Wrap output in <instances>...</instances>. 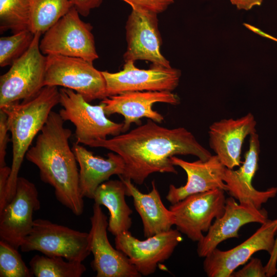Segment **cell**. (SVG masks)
<instances>
[{"mask_svg": "<svg viewBox=\"0 0 277 277\" xmlns=\"http://www.w3.org/2000/svg\"><path fill=\"white\" fill-rule=\"evenodd\" d=\"M123 70L115 73L102 71L108 97L131 91H172L179 85L181 71L152 65L141 69L132 61L125 62Z\"/></svg>", "mask_w": 277, "mask_h": 277, "instance_id": "cell-12", "label": "cell"}, {"mask_svg": "<svg viewBox=\"0 0 277 277\" xmlns=\"http://www.w3.org/2000/svg\"><path fill=\"white\" fill-rule=\"evenodd\" d=\"M260 143L256 132L250 135L249 146L245 154L242 166L236 170L226 168L223 180L226 191L239 203L252 204L258 208L262 207L270 197L267 189L260 191L252 185V181L259 169Z\"/></svg>", "mask_w": 277, "mask_h": 277, "instance_id": "cell-20", "label": "cell"}, {"mask_svg": "<svg viewBox=\"0 0 277 277\" xmlns=\"http://www.w3.org/2000/svg\"><path fill=\"white\" fill-rule=\"evenodd\" d=\"M34 37L30 30L0 38V66H11L29 48Z\"/></svg>", "mask_w": 277, "mask_h": 277, "instance_id": "cell-27", "label": "cell"}, {"mask_svg": "<svg viewBox=\"0 0 277 277\" xmlns=\"http://www.w3.org/2000/svg\"><path fill=\"white\" fill-rule=\"evenodd\" d=\"M42 34L34 33L28 50L0 77V109L32 97L44 87L47 56L39 49Z\"/></svg>", "mask_w": 277, "mask_h": 277, "instance_id": "cell-4", "label": "cell"}, {"mask_svg": "<svg viewBox=\"0 0 277 277\" xmlns=\"http://www.w3.org/2000/svg\"><path fill=\"white\" fill-rule=\"evenodd\" d=\"M58 104L60 91L57 87L45 86L32 97L0 109L7 114L12 143V161L7 190L8 203L15 193L18 173L27 152L52 109Z\"/></svg>", "mask_w": 277, "mask_h": 277, "instance_id": "cell-3", "label": "cell"}, {"mask_svg": "<svg viewBox=\"0 0 277 277\" xmlns=\"http://www.w3.org/2000/svg\"><path fill=\"white\" fill-rule=\"evenodd\" d=\"M277 233L275 237V244L272 253L270 254L269 259L265 266L267 277H271L276 275L277 272Z\"/></svg>", "mask_w": 277, "mask_h": 277, "instance_id": "cell-34", "label": "cell"}, {"mask_svg": "<svg viewBox=\"0 0 277 277\" xmlns=\"http://www.w3.org/2000/svg\"><path fill=\"white\" fill-rule=\"evenodd\" d=\"M11 172V167L5 166L0 167V212L8 204L7 185Z\"/></svg>", "mask_w": 277, "mask_h": 277, "instance_id": "cell-32", "label": "cell"}, {"mask_svg": "<svg viewBox=\"0 0 277 277\" xmlns=\"http://www.w3.org/2000/svg\"><path fill=\"white\" fill-rule=\"evenodd\" d=\"M80 15L73 7L44 34L39 42L43 54L79 57L92 63L98 58L93 27Z\"/></svg>", "mask_w": 277, "mask_h": 277, "instance_id": "cell-8", "label": "cell"}, {"mask_svg": "<svg viewBox=\"0 0 277 277\" xmlns=\"http://www.w3.org/2000/svg\"><path fill=\"white\" fill-rule=\"evenodd\" d=\"M225 191L216 189L195 193L172 204L169 209L173 214L176 229L193 242L201 240L213 220L224 212Z\"/></svg>", "mask_w": 277, "mask_h": 277, "instance_id": "cell-9", "label": "cell"}, {"mask_svg": "<svg viewBox=\"0 0 277 277\" xmlns=\"http://www.w3.org/2000/svg\"><path fill=\"white\" fill-rule=\"evenodd\" d=\"M268 217L264 208L258 209L250 203H238L232 196L227 198L223 214L215 220L207 233L197 242L198 255L205 257L223 241L238 238L242 226L250 223L263 224Z\"/></svg>", "mask_w": 277, "mask_h": 277, "instance_id": "cell-16", "label": "cell"}, {"mask_svg": "<svg viewBox=\"0 0 277 277\" xmlns=\"http://www.w3.org/2000/svg\"><path fill=\"white\" fill-rule=\"evenodd\" d=\"M246 28L249 29V30L251 31L252 32L260 35V36H262L263 37H266V38H269L271 40H272L273 41H275V42H277V38H275L273 36H272V35H270V34H268L265 32H264V31H263L262 30H261V29H260L259 28H256V27L254 26H252L250 24H247L246 25Z\"/></svg>", "mask_w": 277, "mask_h": 277, "instance_id": "cell-36", "label": "cell"}, {"mask_svg": "<svg viewBox=\"0 0 277 277\" xmlns=\"http://www.w3.org/2000/svg\"><path fill=\"white\" fill-rule=\"evenodd\" d=\"M32 273L21 254L8 243L0 241V276L31 277Z\"/></svg>", "mask_w": 277, "mask_h": 277, "instance_id": "cell-28", "label": "cell"}, {"mask_svg": "<svg viewBox=\"0 0 277 277\" xmlns=\"http://www.w3.org/2000/svg\"><path fill=\"white\" fill-rule=\"evenodd\" d=\"M174 166L180 167L187 176L185 185L176 187L171 184L166 199L171 204L176 203L188 195L216 189L226 191L223 178L226 167L216 155H212L206 161L199 160L190 162L175 156L171 157Z\"/></svg>", "mask_w": 277, "mask_h": 277, "instance_id": "cell-19", "label": "cell"}, {"mask_svg": "<svg viewBox=\"0 0 277 277\" xmlns=\"http://www.w3.org/2000/svg\"><path fill=\"white\" fill-rule=\"evenodd\" d=\"M126 187V195L133 199L134 206L141 216L146 238L167 231L174 225V217L169 209L163 203L154 181L152 189L148 193L141 192L128 179L120 177Z\"/></svg>", "mask_w": 277, "mask_h": 277, "instance_id": "cell-22", "label": "cell"}, {"mask_svg": "<svg viewBox=\"0 0 277 277\" xmlns=\"http://www.w3.org/2000/svg\"><path fill=\"white\" fill-rule=\"evenodd\" d=\"M73 7L80 15L88 16L92 9L98 7L103 0H71Z\"/></svg>", "mask_w": 277, "mask_h": 277, "instance_id": "cell-33", "label": "cell"}, {"mask_svg": "<svg viewBox=\"0 0 277 277\" xmlns=\"http://www.w3.org/2000/svg\"><path fill=\"white\" fill-rule=\"evenodd\" d=\"M59 113L51 111L35 144L25 157L38 168L41 180L54 189L56 199L74 214L81 215L84 203L79 186V170L69 145L72 133Z\"/></svg>", "mask_w": 277, "mask_h": 277, "instance_id": "cell-2", "label": "cell"}, {"mask_svg": "<svg viewBox=\"0 0 277 277\" xmlns=\"http://www.w3.org/2000/svg\"><path fill=\"white\" fill-rule=\"evenodd\" d=\"M256 125L254 115L248 113L237 118L222 119L210 126V147L226 168L233 169L240 166L243 142L248 135L256 132Z\"/></svg>", "mask_w": 277, "mask_h": 277, "instance_id": "cell-18", "label": "cell"}, {"mask_svg": "<svg viewBox=\"0 0 277 277\" xmlns=\"http://www.w3.org/2000/svg\"><path fill=\"white\" fill-rule=\"evenodd\" d=\"M60 104L62 108L59 114L64 121H70L75 126L76 143L88 146L98 140L108 136H116L123 132L124 123H117L108 119L102 103L93 105L82 95L73 90L59 89Z\"/></svg>", "mask_w": 277, "mask_h": 277, "instance_id": "cell-7", "label": "cell"}, {"mask_svg": "<svg viewBox=\"0 0 277 277\" xmlns=\"http://www.w3.org/2000/svg\"><path fill=\"white\" fill-rule=\"evenodd\" d=\"M90 222V247L93 255L91 267L96 272V276H141L128 257L116 248L114 249L109 242L107 233L108 221L101 205L94 204Z\"/></svg>", "mask_w": 277, "mask_h": 277, "instance_id": "cell-15", "label": "cell"}, {"mask_svg": "<svg viewBox=\"0 0 277 277\" xmlns=\"http://www.w3.org/2000/svg\"><path fill=\"white\" fill-rule=\"evenodd\" d=\"M277 233V219L268 220L246 240L227 250L216 248L204 257L203 269L208 277H231L239 266L247 263L255 252L270 254Z\"/></svg>", "mask_w": 277, "mask_h": 277, "instance_id": "cell-11", "label": "cell"}, {"mask_svg": "<svg viewBox=\"0 0 277 277\" xmlns=\"http://www.w3.org/2000/svg\"><path fill=\"white\" fill-rule=\"evenodd\" d=\"M157 14L132 8L125 26L127 47L123 56L125 62L144 60L154 65L171 67L161 52L162 39Z\"/></svg>", "mask_w": 277, "mask_h": 277, "instance_id": "cell-13", "label": "cell"}, {"mask_svg": "<svg viewBox=\"0 0 277 277\" xmlns=\"http://www.w3.org/2000/svg\"><path fill=\"white\" fill-rule=\"evenodd\" d=\"M145 240L133 236L128 230L115 236V248L127 256L141 275L153 274L159 264L168 260L183 240L177 229L162 232Z\"/></svg>", "mask_w": 277, "mask_h": 277, "instance_id": "cell-10", "label": "cell"}, {"mask_svg": "<svg viewBox=\"0 0 277 277\" xmlns=\"http://www.w3.org/2000/svg\"><path fill=\"white\" fill-rule=\"evenodd\" d=\"M239 10H249L253 7L260 6L263 0H230Z\"/></svg>", "mask_w": 277, "mask_h": 277, "instance_id": "cell-35", "label": "cell"}, {"mask_svg": "<svg viewBox=\"0 0 277 277\" xmlns=\"http://www.w3.org/2000/svg\"><path fill=\"white\" fill-rule=\"evenodd\" d=\"M61 256L35 255L29 265L36 277H80L86 268L82 262L65 261Z\"/></svg>", "mask_w": 277, "mask_h": 277, "instance_id": "cell-25", "label": "cell"}, {"mask_svg": "<svg viewBox=\"0 0 277 277\" xmlns=\"http://www.w3.org/2000/svg\"><path fill=\"white\" fill-rule=\"evenodd\" d=\"M46 56L44 86H62L73 90L88 102L108 97L105 79L92 63L61 55Z\"/></svg>", "mask_w": 277, "mask_h": 277, "instance_id": "cell-6", "label": "cell"}, {"mask_svg": "<svg viewBox=\"0 0 277 277\" xmlns=\"http://www.w3.org/2000/svg\"><path fill=\"white\" fill-rule=\"evenodd\" d=\"M30 30L44 34L73 7L71 0H30Z\"/></svg>", "mask_w": 277, "mask_h": 277, "instance_id": "cell-24", "label": "cell"}, {"mask_svg": "<svg viewBox=\"0 0 277 277\" xmlns=\"http://www.w3.org/2000/svg\"><path fill=\"white\" fill-rule=\"evenodd\" d=\"M276 274L277 275V272H276Z\"/></svg>", "mask_w": 277, "mask_h": 277, "instance_id": "cell-37", "label": "cell"}, {"mask_svg": "<svg viewBox=\"0 0 277 277\" xmlns=\"http://www.w3.org/2000/svg\"><path fill=\"white\" fill-rule=\"evenodd\" d=\"M80 166L79 186L83 197L93 199L95 190L113 175H122L125 163L118 154L109 152L107 158L96 156L75 143L72 147Z\"/></svg>", "mask_w": 277, "mask_h": 277, "instance_id": "cell-21", "label": "cell"}, {"mask_svg": "<svg viewBox=\"0 0 277 277\" xmlns=\"http://www.w3.org/2000/svg\"><path fill=\"white\" fill-rule=\"evenodd\" d=\"M30 0H0V31L30 30Z\"/></svg>", "mask_w": 277, "mask_h": 277, "instance_id": "cell-26", "label": "cell"}, {"mask_svg": "<svg viewBox=\"0 0 277 277\" xmlns=\"http://www.w3.org/2000/svg\"><path fill=\"white\" fill-rule=\"evenodd\" d=\"M231 277H267L265 267L261 260L251 258L248 262L241 269L234 271Z\"/></svg>", "mask_w": 277, "mask_h": 277, "instance_id": "cell-30", "label": "cell"}, {"mask_svg": "<svg viewBox=\"0 0 277 277\" xmlns=\"http://www.w3.org/2000/svg\"><path fill=\"white\" fill-rule=\"evenodd\" d=\"M106 115L119 114L124 117L123 132L127 131L132 123L140 124V119L146 117L161 123L163 116L152 109L156 103L177 105L179 96L171 91H131L110 96L101 101Z\"/></svg>", "mask_w": 277, "mask_h": 277, "instance_id": "cell-17", "label": "cell"}, {"mask_svg": "<svg viewBox=\"0 0 277 277\" xmlns=\"http://www.w3.org/2000/svg\"><path fill=\"white\" fill-rule=\"evenodd\" d=\"M8 125L7 116L2 109H0V167L6 166L5 157L7 144L10 141Z\"/></svg>", "mask_w": 277, "mask_h": 277, "instance_id": "cell-31", "label": "cell"}, {"mask_svg": "<svg viewBox=\"0 0 277 277\" xmlns=\"http://www.w3.org/2000/svg\"><path fill=\"white\" fill-rule=\"evenodd\" d=\"M41 207L35 185L18 177L15 193L0 212V238L16 249L32 230L33 213Z\"/></svg>", "mask_w": 277, "mask_h": 277, "instance_id": "cell-14", "label": "cell"}, {"mask_svg": "<svg viewBox=\"0 0 277 277\" xmlns=\"http://www.w3.org/2000/svg\"><path fill=\"white\" fill-rule=\"evenodd\" d=\"M128 3L132 8L140 9L157 14L165 11L175 0H121Z\"/></svg>", "mask_w": 277, "mask_h": 277, "instance_id": "cell-29", "label": "cell"}, {"mask_svg": "<svg viewBox=\"0 0 277 277\" xmlns=\"http://www.w3.org/2000/svg\"><path fill=\"white\" fill-rule=\"evenodd\" d=\"M23 252L37 251L50 256L82 262L90 254L89 233L53 223L49 220H34L30 233L21 246Z\"/></svg>", "mask_w": 277, "mask_h": 277, "instance_id": "cell-5", "label": "cell"}, {"mask_svg": "<svg viewBox=\"0 0 277 277\" xmlns=\"http://www.w3.org/2000/svg\"><path fill=\"white\" fill-rule=\"evenodd\" d=\"M88 146L104 148L120 155L125 170L118 176L138 185L153 173L177 174L171 160L175 155H192L202 161L212 155L186 128H167L150 119L127 133L94 141Z\"/></svg>", "mask_w": 277, "mask_h": 277, "instance_id": "cell-1", "label": "cell"}, {"mask_svg": "<svg viewBox=\"0 0 277 277\" xmlns=\"http://www.w3.org/2000/svg\"><path fill=\"white\" fill-rule=\"evenodd\" d=\"M126 187L122 180H108L95 191L94 203L105 206L109 211L108 230L116 236L128 231L132 225V210L126 203Z\"/></svg>", "mask_w": 277, "mask_h": 277, "instance_id": "cell-23", "label": "cell"}]
</instances>
